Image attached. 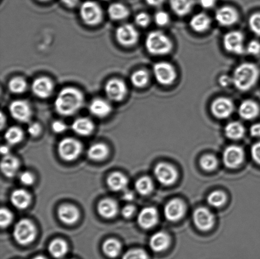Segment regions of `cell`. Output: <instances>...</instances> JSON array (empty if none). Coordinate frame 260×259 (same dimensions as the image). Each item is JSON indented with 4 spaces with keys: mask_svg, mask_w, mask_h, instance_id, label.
<instances>
[{
    "mask_svg": "<svg viewBox=\"0 0 260 259\" xmlns=\"http://www.w3.org/2000/svg\"><path fill=\"white\" fill-rule=\"evenodd\" d=\"M108 14L112 20L118 21L128 17L129 10L125 5L120 3H114L109 7Z\"/></svg>",
    "mask_w": 260,
    "mask_h": 259,
    "instance_id": "cell-31",
    "label": "cell"
},
{
    "mask_svg": "<svg viewBox=\"0 0 260 259\" xmlns=\"http://www.w3.org/2000/svg\"><path fill=\"white\" fill-rule=\"evenodd\" d=\"M238 11L232 7L224 6L216 10L215 19L221 26L229 27L238 21Z\"/></svg>",
    "mask_w": 260,
    "mask_h": 259,
    "instance_id": "cell-17",
    "label": "cell"
},
{
    "mask_svg": "<svg viewBox=\"0 0 260 259\" xmlns=\"http://www.w3.org/2000/svg\"><path fill=\"white\" fill-rule=\"evenodd\" d=\"M200 165L201 167L205 171H211L217 166V159L212 155H206L201 159Z\"/></svg>",
    "mask_w": 260,
    "mask_h": 259,
    "instance_id": "cell-41",
    "label": "cell"
},
{
    "mask_svg": "<svg viewBox=\"0 0 260 259\" xmlns=\"http://www.w3.org/2000/svg\"><path fill=\"white\" fill-rule=\"evenodd\" d=\"M24 138V133L21 129L17 126L10 127L5 134V138L10 144L19 143Z\"/></svg>",
    "mask_w": 260,
    "mask_h": 259,
    "instance_id": "cell-36",
    "label": "cell"
},
{
    "mask_svg": "<svg viewBox=\"0 0 260 259\" xmlns=\"http://www.w3.org/2000/svg\"><path fill=\"white\" fill-rule=\"evenodd\" d=\"M193 220L199 229L208 231L213 227L215 217L210 210L205 207H200L193 212Z\"/></svg>",
    "mask_w": 260,
    "mask_h": 259,
    "instance_id": "cell-15",
    "label": "cell"
},
{
    "mask_svg": "<svg viewBox=\"0 0 260 259\" xmlns=\"http://www.w3.org/2000/svg\"><path fill=\"white\" fill-rule=\"evenodd\" d=\"M107 182L110 189L114 192L125 190L128 183L127 177L120 172H114L109 175Z\"/></svg>",
    "mask_w": 260,
    "mask_h": 259,
    "instance_id": "cell-30",
    "label": "cell"
},
{
    "mask_svg": "<svg viewBox=\"0 0 260 259\" xmlns=\"http://www.w3.org/2000/svg\"><path fill=\"white\" fill-rule=\"evenodd\" d=\"M226 197L223 192L215 191L211 193L208 197V204L214 207H220L225 204Z\"/></svg>",
    "mask_w": 260,
    "mask_h": 259,
    "instance_id": "cell-40",
    "label": "cell"
},
{
    "mask_svg": "<svg viewBox=\"0 0 260 259\" xmlns=\"http://www.w3.org/2000/svg\"><path fill=\"white\" fill-rule=\"evenodd\" d=\"M32 93L40 98H47L54 90V84L49 78L42 76L35 79L32 84Z\"/></svg>",
    "mask_w": 260,
    "mask_h": 259,
    "instance_id": "cell-14",
    "label": "cell"
},
{
    "mask_svg": "<svg viewBox=\"0 0 260 259\" xmlns=\"http://www.w3.org/2000/svg\"><path fill=\"white\" fill-rule=\"evenodd\" d=\"M211 20L210 17L204 13L196 14L190 20V26L197 32L206 31L211 26Z\"/></svg>",
    "mask_w": 260,
    "mask_h": 259,
    "instance_id": "cell-28",
    "label": "cell"
},
{
    "mask_svg": "<svg viewBox=\"0 0 260 259\" xmlns=\"http://www.w3.org/2000/svg\"><path fill=\"white\" fill-rule=\"evenodd\" d=\"M243 150L238 146L228 147L223 154L224 164L229 168L234 169L240 166L244 160Z\"/></svg>",
    "mask_w": 260,
    "mask_h": 259,
    "instance_id": "cell-16",
    "label": "cell"
},
{
    "mask_svg": "<svg viewBox=\"0 0 260 259\" xmlns=\"http://www.w3.org/2000/svg\"><path fill=\"white\" fill-rule=\"evenodd\" d=\"M0 151H1L2 154L4 155V156L9 155L10 149L9 146L5 145L2 146Z\"/></svg>",
    "mask_w": 260,
    "mask_h": 259,
    "instance_id": "cell-59",
    "label": "cell"
},
{
    "mask_svg": "<svg viewBox=\"0 0 260 259\" xmlns=\"http://www.w3.org/2000/svg\"><path fill=\"white\" fill-rule=\"evenodd\" d=\"M98 212L102 217L106 219H111L118 214V205L113 199H104L98 205Z\"/></svg>",
    "mask_w": 260,
    "mask_h": 259,
    "instance_id": "cell-24",
    "label": "cell"
},
{
    "mask_svg": "<svg viewBox=\"0 0 260 259\" xmlns=\"http://www.w3.org/2000/svg\"><path fill=\"white\" fill-rule=\"evenodd\" d=\"M10 200L15 207L19 209H25L29 207L31 202V196L24 190L17 189L13 192Z\"/></svg>",
    "mask_w": 260,
    "mask_h": 259,
    "instance_id": "cell-26",
    "label": "cell"
},
{
    "mask_svg": "<svg viewBox=\"0 0 260 259\" xmlns=\"http://www.w3.org/2000/svg\"><path fill=\"white\" fill-rule=\"evenodd\" d=\"M15 240L20 245H26L31 243L37 236L35 226L29 219L20 220L14 229Z\"/></svg>",
    "mask_w": 260,
    "mask_h": 259,
    "instance_id": "cell-4",
    "label": "cell"
},
{
    "mask_svg": "<svg viewBox=\"0 0 260 259\" xmlns=\"http://www.w3.org/2000/svg\"><path fill=\"white\" fill-rule=\"evenodd\" d=\"M12 118L21 123H27L31 118L32 111L26 101L18 100L12 101L9 106Z\"/></svg>",
    "mask_w": 260,
    "mask_h": 259,
    "instance_id": "cell-13",
    "label": "cell"
},
{
    "mask_svg": "<svg viewBox=\"0 0 260 259\" xmlns=\"http://www.w3.org/2000/svg\"><path fill=\"white\" fill-rule=\"evenodd\" d=\"M135 189L140 195H147L153 191L154 184L150 177H142L135 183Z\"/></svg>",
    "mask_w": 260,
    "mask_h": 259,
    "instance_id": "cell-38",
    "label": "cell"
},
{
    "mask_svg": "<svg viewBox=\"0 0 260 259\" xmlns=\"http://www.w3.org/2000/svg\"><path fill=\"white\" fill-rule=\"evenodd\" d=\"M170 244V238L167 233L157 232L152 236L149 241V246L155 252H161L167 250Z\"/></svg>",
    "mask_w": 260,
    "mask_h": 259,
    "instance_id": "cell-23",
    "label": "cell"
},
{
    "mask_svg": "<svg viewBox=\"0 0 260 259\" xmlns=\"http://www.w3.org/2000/svg\"><path fill=\"white\" fill-rule=\"evenodd\" d=\"M80 14L84 23L90 26L100 24L103 13L98 4L93 1H86L80 7Z\"/></svg>",
    "mask_w": 260,
    "mask_h": 259,
    "instance_id": "cell-5",
    "label": "cell"
},
{
    "mask_svg": "<svg viewBox=\"0 0 260 259\" xmlns=\"http://www.w3.org/2000/svg\"><path fill=\"white\" fill-rule=\"evenodd\" d=\"M58 215L62 223L67 225H73L77 222L80 218V212L74 205L64 204L58 209Z\"/></svg>",
    "mask_w": 260,
    "mask_h": 259,
    "instance_id": "cell-20",
    "label": "cell"
},
{
    "mask_svg": "<svg viewBox=\"0 0 260 259\" xmlns=\"http://www.w3.org/2000/svg\"><path fill=\"white\" fill-rule=\"evenodd\" d=\"M216 0H199V3L203 9H210L215 7Z\"/></svg>",
    "mask_w": 260,
    "mask_h": 259,
    "instance_id": "cell-54",
    "label": "cell"
},
{
    "mask_svg": "<svg viewBox=\"0 0 260 259\" xmlns=\"http://www.w3.org/2000/svg\"><path fill=\"white\" fill-rule=\"evenodd\" d=\"M52 128L53 131L56 133H62L67 129V126L64 123L61 121H56L53 122Z\"/></svg>",
    "mask_w": 260,
    "mask_h": 259,
    "instance_id": "cell-50",
    "label": "cell"
},
{
    "mask_svg": "<svg viewBox=\"0 0 260 259\" xmlns=\"http://www.w3.org/2000/svg\"><path fill=\"white\" fill-rule=\"evenodd\" d=\"M246 52L251 55L260 54V43L256 40H252L246 47Z\"/></svg>",
    "mask_w": 260,
    "mask_h": 259,
    "instance_id": "cell-47",
    "label": "cell"
},
{
    "mask_svg": "<svg viewBox=\"0 0 260 259\" xmlns=\"http://www.w3.org/2000/svg\"><path fill=\"white\" fill-rule=\"evenodd\" d=\"M39 1H41V2H48V1H50V0H39Z\"/></svg>",
    "mask_w": 260,
    "mask_h": 259,
    "instance_id": "cell-62",
    "label": "cell"
},
{
    "mask_svg": "<svg viewBox=\"0 0 260 259\" xmlns=\"http://www.w3.org/2000/svg\"><path fill=\"white\" fill-rule=\"evenodd\" d=\"M218 83L223 88L228 87L231 84H233V77L228 75L221 76L218 80Z\"/></svg>",
    "mask_w": 260,
    "mask_h": 259,
    "instance_id": "cell-52",
    "label": "cell"
},
{
    "mask_svg": "<svg viewBox=\"0 0 260 259\" xmlns=\"http://www.w3.org/2000/svg\"><path fill=\"white\" fill-rule=\"evenodd\" d=\"M108 147L104 143H96L91 145L88 151V156L93 161H103L108 157Z\"/></svg>",
    "mask_w": 260,
    "mask_h": 259,
    "instance_id": "cell-32",
    "label": "cell"
},
{
    "mask_svg": "<svg viewBox=\"0 0 260 259\" xmlns=\"http://www.w3.org/2000/svg\"><path fill=\"white\" fill-rule=\"evenodd\" d=\"M123 199L126 201H132L134 199V194L131 191H126L123 194Z\"/></svg>",
    "mask_w": 260,
    "mask_h": 259,
    "instance_id": "cell-58",
    "label": "cell"
},
{
    "mask_svg": "<svg viewBox=\"0 0 260 259\" xmlns=\"http://www.w3.org/2000/svg\"><path fill=\"white\" fill-rule=\"evenodd\" d=\"M250 133L252 136L260 138V124H254L251 126Z\"/></svg>",
    "mask_w": 260,
    "mask_h": 259,
    "instance_id": "cell-55",
    "label": "cell"
},
{
    "mask_svg": "<svg viewBox=\"0 0 260 259\" xmlns=\"http://www.w3.org/2000/svg\"><path fill=\"white\" fill-rule=\"evenodd\" d=\"M89 110L91 114L99 118H104L108 116L112 111L111 104L102 98H95L91 101Z\"/></svg>",
    "mask_w": 260,
    "mask_h": 259,
    "instance_id": "cell-21",
    "label": "cell"
},
{
    "mask_svg": "<svg viewBox=\"0 0 260 259\" xmlns=\"http://www.w3.org/2000/svg\"><path fill=\"white\" fill-rule=\"evenodd\" d=\"M27 131L30 136L37 137L41 133L42 127H41L40 124L33 123L30 124L29 127H28Z\"/></svg>",
    "mask_w": 260,
    "mask_h": 259,
    "instance_id": "cell-49",
    "label": "cell"
},
{
    "mask_svg": "<svg viewBox=\"0 0 260 259\" xmlns=\"http://www.w3.org/2000/svg\"><path fill=\"white\" fill-rule=\"evenodd\" d=\"M244 36L240 31L233 30L224 35L223 45L228 52L236 55L243 54L244 51Z\"/></svg>",
    "mask_w": 260,
    "mask_h": 259,
    "instance_id": "cell-8",
    "label": "cell"
},
{
    "mask_svg": "<svg viewBox=\"0 0 260 259\" xmlns=\"http://www.w3.org/2000/svg\"><path fill=\"white\" fill-rule=\"evenodd\" d=\"M185 204L180 199H173L165 205L164 213L166 218L170 221H177L184 215Z\"/></svg>",
    "mask_w": 260,
    "mask_h": 259,
    "instance_id": "cell-18",
    "label": "cell"
},
{
    "mask_svg": "<svg viewBox=\"0 0 260 259\" xmlns=\"http://www.w3.org/2000/svg\"><path fill=\"white\" fill-rule=\"evenodd\" d=\"M139 34L134 25L124 24L116 30L117 42L123 47H132L138 42Z\"/></svg>",
    "mask_w": 260,
    "mask_h": 259,
    "instance_id": "cell-9",
    "label": "cell"
},
{
    "mask_svg": "<svg viewBox=\"0 0 260 259\" xmlns=\"http://www.w3.org/2000/svg\"><path fill=\"white\" fill-rule=\"evenodd\" d=\"M249 26L252 32L260 36V13H255L249 17Z\"/></svg>",
    "mask_w": 260,
    "mask_h": 259,
    "instance_id": "cell-43",
    "label": "cell"
},
{
    "mask_svg": "<svg viewBox=\"0 0 260 259\" xmlns=\"http://www.w3.org/2000/svg\"><path fill=\"white\" fill-rule=\"evenodd\" d=\"M68 246L67 243L62 239H55L50 243L48 251L55 258H62L67 253Z\"/></svg>",
    "mask_w": 260,
    "mask_h": 259,
    "instance_id": "cell-33",
    "label": "cell"
},
{
    "mask_svg": "<svg viewBox=\"0 0 260 259\" xmlns=\"http://www.w3.org/2000/svg\"><path fill=\"white\" fill-rule=\"evenodd\" d=\"M72 129L76 134L80 136H89L92 133L94 124L90 119L80 118L76 119L72 124Z\"/></svg>",
    "mask_w": 260,
    "mask_h": 259,
    "instance_id": "cell-29",
    "label": "cell"
},
{
    "mask_svg": "<svg viewBox=\"0 0 260 259\" xmlns=\"http://www.w3.org/2000/svg\"><path fill=\"white\" fill-rule=\"evenodd\" d=\"M171 9L178 16L189 14L194 6L196 0H169Z\"/></svg>",
    "mask_w": 260,
    "mask_h": 259,
    "instance_id": "cell-27",
    "label": "cell"
},
{
    "mask_svg": "<svg viewBox=\"0 0 260 259\" xmlns=\"http://www.w3.org/2000/svg\"><path fill=\"white\" fill-rule=\"evenodd\" d=\"M135 22L138 26L146 27L150 24V18L146 13L141 12L135 16Z\"/></svg>",
    "mask_w": 260,
    "mask_h": 259,
    "instance_id": "cell-46",
    "label": "cell"
},
{
    "mask_svg": "<svg viewBox=\"0 0 260 259\" xmlns=\"http://www.w3.org/2000/svg\"><path fill=\"white\" fill-rule=\"evenodd\" d=\"M83 103L84 96L80 90L74 87H66L58 93L54 106L58 114L68 117L78 113Z\"/></svg>",
    "mask_w": 260,
    "mask_h": 259,
    "instance_id": "cell-1",
    "label": "cell"
},
{
    "mask_svg": "<svg viewBox=\"0 0 260 259\" xmlns=\"http://www.w3.org/2000/svg\"><path fill=\"white\" fill-rule=\"evenodd\" d=\"M251 156L257 164H260V141L252 146Z\"/></svg>",
    "mask_w": 260,
    "mask_h": 259,
    "instance_id": "cell-51",
    "label": "cell"
},
{
    "mask_svg": "<svg viewBox=\"0 0 260 259\" xmlns=\"http://www.w3.org/2000/svg\"><path fill=\"white\" fill-rule=\"evenodd\" d=\"M259 113V106L255 101L253 100H244L239 105V116L245 120H252L256 118Z\"/></svg>",
    "mask_w": 260,
    "mask_h": 259,
    "instance_id": "cell-22",
    "label": "cell"
},
{
    "mask_svg": "<svg viewBox=\"0 0 260 259\" xmlns=\"http://www.w3.org/2000/svg\"><path fill=\"white\" fill-rule=\"evenodd\" d=\"M147 4L152 7H159L164 3L165 0H145Z\"/></svg>",
    "mask_w": 260,
    "mask_h": 259,
    "instance_id": "cell-57",
    "label": "cell"
},
{
    "mask_svg": "<svg viewBox=\"0 0 260 259\" xmlns=\"http://www.w3.org/2000/svg\"><path fill=\"white\" fill-rule=\"evenodd\" d=\"M13 220V215L7 208H2L0 211V225L2 228L9 227Z\"/></svg>",
    "mask_w": 260,
    "mask_h": 259,
    "instance_id": "cell-44",
    "label": "cell"
},
{
    "mask_svg": "<svg viewBox=\"0 0 260 259\" xmlns=\"http://www.w3.org/2000/svg\"><path fill=\"white\" fill-rule=\"evenodd\" d=\"M20 163L19 160L10 155L4 156L2 160L1 168L3 173L8 177H13L19 171Z\"/></svg>",
    "mask_w": 260,
    "mask_h": 259,
    "instance_id": "cell-25",
    "label": "cell"
},
{
    "mask_svg": "<svg viewBox=\"0 0 260 259\" xmlns=\"http://www.w3.org/2000/svg\"><path fill=\"white\" fill-rule=\"evenodd\" d=\"M27 82L24 78L17 76L10 80L8 84V87L12 93L15 94H21L24 92L27 89Z\"/></svg>",
    "mask_w": 260,
    "mask_h": 259,
    "instance_id": "cell-39",
    "label": "cell"
},
{
    "mask_svg": "<svg viewBox=\"0 0 260 259\" xmlns=\"http://www.w3.org/2000/svg\"><path fill=\"white\" fill-rule=\"evenodd\" d=\"M105 1H106V0H105Z\"/></svg>",
    "mask_w": 260,
    "mask_h": 259,
    "instance_id": "cell-63",
    "label": "cell"
},
{
    "mask_svg": "<svg viewBox=\"0 0 260 259\" xmlns=\"http://www.w3.org/2000/svg\"><path fill=\"white\" fill-rule=\"evenodd\" d=\"M173 43L167 35L159 30L150 32L145 40V48L152 55L168 54L173 49Z\"/></svg>",
    "mask_w": 260,
    "mask_h": 259,
    "instance_id": "cell-3",
    "label": "cell"
},
{
    "mask_svg": "<svg viewBox=\"0 0 260 259\" xmlns=\"http://www.w3.org/2000/svg\"><path fill=\"white\" fill-rule=\"evenodd\" d=\"M245 133L243 124L239 122H231L225 126V133L228 138L232 139H241Z\"/></svg>",
    "mask_w": 260,
    "mask_h": 259,
    "instance_id": "cell-34",
    "label": "cell"
},
{
    "mask_svg": "<svg viewBox=\"0 0 260 259\" xmlns=\"http://www.w3.org/2000/svg\"><path fill=\"white\" fill-rule=\"evenodd\" d=\"M135 212V208L133 206V205H126V206L124 207L122 210V215L124 217L126 218V219H128L134 215Z\"/></svg>",
    "mask_w": 260,
    "mask_h": 259,
    "instance_id": "cell-53",
    "label": "cell"
},
{
    "mask_svg": "<svg viewBox=\"0 0 260 259\" xmlns=\"http://www.w3.org/2000/svg\"><path fill=\"white\" fill-rule=\"evenodd\" d=\"M32 259H47V258H45V257H43V256H37V257H35V258H33Z\"/></svg>",
    "mask_w": 260,
    "mask_h": 259,
    "instance_id": "cell-61",
    "label": "cell"
},
{
    "mask_svg": "<svg viewBox=\"0 0 260 259\" xmlns=\"http://www.w3.org/2000/svg\"><path fill=\"white\" fill-rule=\"evenodd\" d=\"M170 18L169 15L164 11H159L154 15V22L159 26H165L169 24Z\"/></svg>",
    "mask_w": 260,
    "mask_h": 259,
    "instance_id": "cell-45",
    "label": "cell"
},
{
    "mask_svg": "<svg viewBox=\"0 0 260 259\" xmlns=\"http://www.w3.org/2000/svg\"><path fill=\"white\" fill-rule=\"evenodd\" d=\"M154 175L158 181L164 185H171L177 181V170L169 164L159 163L155 166Z\"/></svg>",
    "mask_w": 260,
    "mask_h": 259,
    "instance_id": "cell-11",
    "label": "cell"
},
{
    "mask_svg": "<svg viewBox=\"0 0 260 259\" xmlns=\"http://www.w3.org/2000/svg\"><path fill=\"white\" fill-rule=\"evenodd\" d=\"M259 70L254 63H241L234 70L233 84L238 90L247 91L251 90L258 80Z\"/></svg>",
    "mask_w": 260,
    "mask_h": 259,
    "instance_id": "cell-2",
    "label": "cell"
},
{
    "mask_svg": "<svg viewBox=\"0 0 260 259\" xmlns=\"http://www.w3.org/2000/svg\"><path fill=\"white\" fill-rule=\"evenodd\" d=\"M63 4L69 8H74L77 6L80 0H61Z\"/></svg>",
    "mask_w": 260,
    "mask_h": 259,
    "instance_id": "cell-56",
    "label": "cell"
},
{
    "mask_svg": "<svg viewBox=\"0 0 260 259\" xmlns=\"http://www.w3.org/2000/svg\"><path fill=\"white\" fill-rule=\"evenodd\" d=\"M19 179L22 184L25 186H30L35 181V177L29 172H24L20 174Z\"/></svg>",
    "mask_w": 260,
    "mask_h": 259,
    "instance_id": "cell-48",
    "label": "cell"
},
{
    "mask_svg": "<svg viewBox=\"0 0 260 259\" xmlns=\"http://www.w3.org/2000/svg\"><path fill=\"white\" fill-rule=\"evenodd\" d=\"M123 259H149V256L144 250L136 248L124 253Z\"/></svg>",
    "mask_w": 260,
    "mask_h": 259,
    "instance_id": "cell-42",
    "label": "cell"
},
{
    "mask_svg": "<svg viewBox=\"0 0 260 259\" xmlns=\"http://www.w3.org/2000/svg\"><path fill=\"white\" fill-rule=\"evenodd\" d=\"M153 73L155 80L163 86L172 85L177 77L175 67L170 63L166 62L155 63L153 67Z\"/></svg>",
    "mask_w": 260,
    "mask_h": 259,
    "instance_id": "cell-6",
    "label": "cell"
},
{
    "mask_svg": "<svg viewBox=\"0 0 260 259\" xmlns=\"http://www.w3.org/2000/svg\"><path fill=\"white\" fill-rule=\"evenodd\" d=\"M5 121V116L4 115H3V114H2V116H1V128H4Z\"/></svg>",
    "mask_w": 260,
    "mask_h": 259,
    "instance_id": "cell-60",
    "label": "cell"
},
{
    "mask_svg": "<svg viewBox=\"0 0 260 259\" xmlns=\"http://www.w3.org/2000/svg\"><path fill=\"white\" fill-rule=\"evenodd\" d=\"M58 154L65 161H72L78 158L82 151V144L75 138L63 139L58 144Z\"/></svg>",
    "mask_w": 260,
    "mask_h": 259,
    "instance_id": "cell-7",
    "label": "cell"
},
{
    "mask_svg": "<svg viewBox=\"0 0 260 259\" xmlns=\"http://www.w3.org/2000/svg\"><path fill=\"white\" fill-rule=\"evenodd\" d=\"M234 110V105L233 101L226 97L216 98L211 105V113L218 119L229 118L233 113Z\"/></svg>",
    "mask_w": 260,
    "mask_h": 259,
    "instance_id": "cell-12",
    "label": "cell"
},
{
    "mask_svg": "<svg viewBox=\"0 0 260 259\" xmlns=\"http://www.w3.org/2000/svg\"><path fill=\"white\" fill-rule=\"evenodd\" d=\"M103 252L106 255L110 258L118 257L121 250V245L119 241L110 238L104 243L103 246Z\"/></svg>",
    "mask_w": 260,
    "mask_h": 259,
    "instance_id": "cell-35",
    "label": "cell"
},
{
    "mask_svg": "<svg viewBox=\"0 0 260 259\" xmlns=\"http://www.w3.org/2000/svg\"><path fill=\"white\" fill-rule=\"evenodd\" d=\"M158 222V213L153 207H146L142 209L138 216L140 227L148 230L155 227Z\"/></svg>",
    "mask_w": 260,
    "mask_h": 259,
    "instance_id": "cell-19",
    "label": "cell"
},
{
    "mask_svg": "<svg viewBox=\"0 0 260 259\" xmlns=\"http://www.w3.org/2000/svg\"><path fill=\"white\" fill-rule=\"evenodd\" d=\"M106 95L112 101H120L126 97L128 88L124 81L114 78L108 81L105 86Z\"/></svg>",
    "mask_w": 260,
    "mask_h": 259,
    "instance_id": "cell-10",
    "label": "cell"
},
{
    "mask_svg": "<svg viewBox=\"0 0 260 259\" xmlns=\"http://www.w3.org/2000/svg\"><path fill=\"white\" fill-rule=\"evenodd\" d=\"M149 81V73L145 70H136L131 76V82L135 87L144 88Z\"/></svg>",
    "mask_w": 260,
    "mask_h": 259,
    "instance_id": "cell-37",
    "label": "cell"
}]
</instances>
